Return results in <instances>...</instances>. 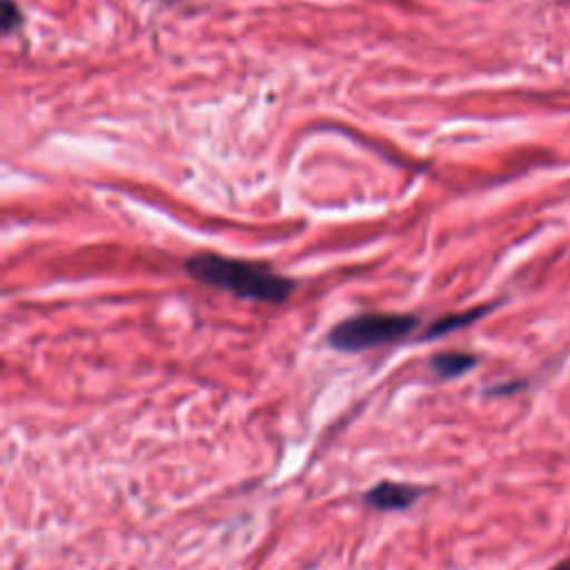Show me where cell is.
<instances>
[{
    "instance_id": "cell-1",
    "label": "cell",
    "mask_w": 570,
    "mask_h": 570,
    "mask_svg": "<svg viewBox=\"0 0 570 570\" xmlns=\"http://www.w3.org/2000/svg\"><path fill=\"white\" fill-rule=\"evenodd\" d=\"M185 269L198 283L258 303H283L294 289V281L276 274L263 263L227 258L220 254H196L185 263Z\"/></svg>"
},
{
    "instance_id": "cell-2",
    "label": "cell",
    "mask_w": 570,
    "mask_h": 570,
    "mask_svg": "<svg viewBox=\"0 0 570 570\" xmlns=\"http://www.w3.org/2000/svg\"><path fill=\"white\" fill-rule=\"evenodd\" d=\"M419 325V318L412 314H356L338 325H334L327 334L332 347L343 352H358L367 347H379L392 341L403 338Z\"/></svg>"
},
{
    "instance_id": "cell-3",
    "label": "cell",
    "mask_w": 570,
    "mask_h": 570,
    "mask_svg": "<svg viewBox=\"0 0 570 570\" xmlns=\"http://www.w3.org/2000/svg\"><path fill=\"white\" fill-rule=\"evenodd\" d=\"M414 497H416L414 488L385 481L367 492V503H372L374 508H381V510H401V508L410 505L414 501Z\"/></svg>"
},
{
    "instance_id": "cell-4",
    "label": "cell",
    "mask_w": 570,
    "mask_h": 570,
    "mask_svg": "<svg viewBox=\"0 0 570 570\" xmlns=\"http://www.w3.org/2000/svg\"><path fill=\"white\" fill-rule=\"evenodd\" d=\"M476 363V358L472 354H461V352H445V354H436L430 361V367L443 376V379H452L459 376L463 372H468L472 365Z\"/></svg>"
},
{
    "instance_id": "cell-5",
    "label": "cell",
    "mask_w": 570,
    "mask_h": 570,
    "mask_svg": "<svg viewBox=\"0 0 570 570\" xmlns=\"http://www.w3.org/2000/svg\"><path fill=\"white\" fill-rule=\"evenodd\" d=\"M485 309H488V307H476V309H470V312H465V314H452V316H445V318L436 321V323L425 332V338L441 336V334H445V332H452V330H456V327H463V325H468V323L476 321L479 316H483V314H485Z\"/></svg>"
},
{
    "instance_id": "cell-6",
    "label": "cell",
    "mask_w": 570,
    "mask_h": 570,
    "mask_svg": "<svg viewBox=\"0 0 570 570\" xmlns=\"http://www.w3.org/2000/svg\"><path fill=\"white\" fill-rule=\"evenodd\" d=\"M22 20V13L13 0H2V13H0V27L4 33L16 29Z\"/></svg>"
},
{
    "instance_id": "cell-7",
    "label": "cell",
    "mask_w": 570,
    "mask_h": 570,
    "mask_svg": "<svg viewBox=\"0 0 570 570\" xmlns=\"http://www.w3.org/2000/svg\"><path fill=\"white\" fill-rule=\"evenodd\" d=\"M561 570H570V568H561Z\"/></svg>"
}]
</instances>
